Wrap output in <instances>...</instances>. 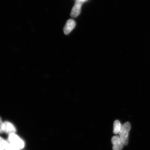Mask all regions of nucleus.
Listing matches in <instances>:
<instances>
[{
  "label": "nucleus",
  "instance_id": "f257e3e1",
  "mask_svg": "<svg viewBox=\"0 0 150 150\" xmlns=\"http://www.w3.org/2000/svg\"><path fill=\"white\" fill-rule=\"evenodd\" d=\"M131 124L129 122H126L122 126V129L119 134V136L123 141L124 146H126L129 143V132L131 130Z\"/></svg>",
  "mask_w": 150,
  "mask_h": 150
},
{
  "label": "nucleus",
  "instance_id": "f03ea898",
  "mask_svg": "<svg viewBox=\"0 0 150 150\" xmlns=\"http://www.w3.org/2000/svg\"><path fill=\"white\" fill-rule=\"evenodd\" d=\"M9 142L20 149H23L25 146L24 141L14 133L9 134L8 136Z\"/></svg>",
  "mask_w": 150,
  "mask_h": 150
},
{
  "label": "nucleus",
  "instance_id": "7ed1b4c3",
  "mask_svg": "<svg viewBox=\"0 0 150 150\" xmlns=\"http://www.w3.org/2000/svg\"><path fill=\"white\" fill-rule=\"evenodd\" d=\"M111 142L113 145V150H121L124 146L123 141L119 136H113L111 139Z\"/></svg>",
  "mask_w": 150,
  "mask_h": 150
},
{
  "label": "nucleus",
  "instance_id": "20e7f679",
  "mask_svg": "<svg viewBox=\"0 0 150 150\" xmlns=\"http://www.w3.org/2000/svg\"><path fill=\"white\" fill-rule=\"evenodd\" d=\"M84 2L81 0H76L71 11V16L72 18H76L81 13V8Z\"/></svg>",
  "mask_w": 150,
  "mask_h": 150
},
{
  "label": "nucleus",
  "instance_id": "39448f33",
  "mask_svg": "<svg viewBox=\"0 0 150 150\" xmlns=\"http://www.w3.org/2000/svg\"><path fill=\"white\" fill-rule=\"evenodd\" d=\"M76 22L72 19L68 20L67 21L64 27V33L66 35H68L71 32L72 30L76 26Z\"/></svg>",
  "mask_w": 150,
  "mask_h": 150
},
{
  "label": "nucleus",
  "instance_id": "423d86ee",
  "mask_svg": "<svg viewBox=\"0 0 150 150\" xmlns=\"http://www.w3.org/2000/svg\"><path fill=\"white\" fill-rule=\"evenodd\" d=\"M4 132L6 134L9 135L13 133H15L16 131V129L14 126L8 121H5L4 122Z\"/></svg>",
  "mask_w": 150,
  "mask_h": 150
},
{
  "label": "nucleus",
  "instance_id": "0eeeda50",
  "mask_svg": "<svg viewBox=\"0 0 150 150\" xmlns=\"http://www.w3.org/2000/svg\"><path fill=\"white\" fill-rule=\"evenodd\" d=\"M123 125L121 124V122L118 120H115L113 123V132L114 134H119L122 129Z\"/></svg>",
  "mask_w": 150,
  "mask_h": 150
},
{
  "label": "nucleus",
  "instance_id": "6e6552de",
  "mask_svg": "<svg viewBox=\"0 0 150 150\" xmlns=\"http://www.w3.org/2000/svg\"><path fill=\"white\" fill-rule=\"evenodd\" d=\"M8 143L7 141L0 137V150H5Z\"/></svg>",
  "mask_w": 150,
  "mask_h": 150
},
{
  "label": "nucleus",
  "instance_id": "1a4fd4ad",
  "mask_svg": "<svg viewBox=\"0 0 150 150\" xmlns=\"http://www.w3.org/2000/svg\"><path fill=\"white\" fill-rule=\"evenodd\" d=\"M5 150H20V149L10 143H8Z\"/></svg>",
  "mask_w": 150,
  "mask_h": 150
},
{
  "label": "nucleus",
  "instance_id": "9d476101",
  "mask_svg": "<svg viewBox=\"0 0 150 150\" xmlns=\"http://www.w3.org/2000/svg\"><path fill=\"white\" fill-rule=\"evenodd\" d=\"M4 132V124L1 118L0 117V134H3Z\"/></svg>",
  "mask_w": 150,
  "mask_h": 150
},
{
  "label": "nucleus",
  "instance_id": "9b49d317",
  "mask_svg": "<svg viewBox=\"0 0 150 150\" xmlns=\"http://www.w3.org/2000/svg\"><path fill=\"white\" fill-rule=\"evenodd\" d=\"M82 1H83V2H84L85 1H86V0H81Z\"/></svg>",
  "mask_w": 150,
  "mask_h": 150
}]
</instances>
